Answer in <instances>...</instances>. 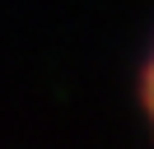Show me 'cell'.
Returning a JSON list of instances; mask_svg holds the SVG:
<instances>
[{"label": "cell", "mask_w": 154, "mask_h": 149, "mask_svg": "<svg viewBox=\"0 0 154 149\" xmlns=\"http://www.w3.org/2000/svg\"><path fill=\"white\" fill-rule=\"evenodd\" d=\"M140 112L149 121V135H154V42H149V56L140 65Z\"/></svg>", "instance_id": "obj_1"}]
</instances>
